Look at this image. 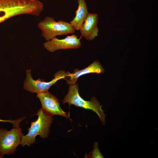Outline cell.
I'll list each match as a JSON object with an SVG mask.
<instances>
[{"mask_svg": "<svg viewBox=\"0 0 158 158\" xmlns=\"http://www.w3.org/2000/svg\"><path fill=\"white\" fill-rule=\"evenodd\" d=\"M15 120L14 121H11V120H3L0 119V122H9L12 123H13L15 121Z\"/></svg>", "mask_w": 158, "mask_h": 158, "instance_id": "7c38bea8", "label": "cell"}, {"mask_svg": "<svg viewBox=\"0 0 158 158\" xmlns=\"http://www.w3.org/2000/svg\"><path fill=\"white\" fill-rule=\"evenodd\" d=\"M85 157L91 158H104L99 150L98 147V143L97 142H95L94 143L92 150L90 152L88 155L86 154Z\"/></svg>", "mask_w": 158, "mask_h": 158, "instance_id": "8fae6325", "label": "cell"}, {"mask_svg": "<svg viewBox=\"0 0 158 158\" xmlns=\"http://www.w3.org/2000/svg\"><path fill=\"white\" fill-rule=\"evenodd\" d=\"M37 97L40 99L43 111L48 115L52 116L57 115L65 117L71 120L69 115L67 114L60 107L59 100L48 91L37 93Z\"/></svg>", "mask_w": 158, "mask_h": 158, "instance_id": "8992f818", "label": "cell"}, {"mask_svg": "<svg viewBox=\"0 0 158 158\" xmlns=\"http://www.w3.org/2000/svg\"><path fill=\"white\" fill-rule=\"evenodd\" d=\"M26 77L24 82L23 86L24 89L32 93H39L48 91L49 88L58 80L63 78L65 79L68 74L64 70L59 71L54 75V78L49 82L42 81L38 79L34 80L31 74V70L26 71Z\"/></svg>", "mask_w": 158, "mask_h": 158, "instance_id": "5b68a950", "label": "cell"}, {"mask_svg": "<svg viewBox=\"0 0 158 158\" xmlns=\"http://www.w3.org/2000/svg\"><path fill=\"white\" fill-rule=\"evenodd\" d=\"M63 104L68 103L69 107L71 105L91 110L96 113L99 116L102 124L105 125V114L102 109V105L95 97H92L90 101L83 99L80 95L78 92V84L70 85L67 94L61 101Z\"/></svg>", "mask_w": 158, "mask_h": 158, "instance_id": "7a4b0ae2", "label": "cell"}, {"mask_svg": "<svg viewBox=\"0 0 158 158\" xmlns=\"http://www.w3.org/2000/svg\"><path fill=\"white\" fill-rule=\"evenodd\" d=\"M23 118L18 119L13 123V128L10 130L0 129V153L3 156L13 154L20 144L23 134L19 124Z\"/></svg>", "mask_w": 158, "mask_h": 158, "instance_id": "277c9868", "label": "cell"}, {"mask_svg": "<svg viewBox=\"0 0 158 158\" xmlns=\"http://www.w3.org/2000/svg\"><path fill=\"white\" fill-rule=\"evenodd\" d=\"M38 26L42 31V36L46 41L58 35L73 34L75 30L69 23L61 20L56 21L52 17L47 16L39 22Z\"/></svg>", "mask_w": 158, "mask_h": 158, "instance_id": "3957f363", "label": "cell"}, {"mask_svg": "<svg viewBox=\"0 0 158 158\" xmlns=\"http://www.w3.org/2000/svg\"><path fill=\"white\" fill-rule=\"evenodd\" d=\"M98 16L96 13H88L79 30L81 36L89 41L98 36Z\"/></svg>", "mask_w": 158, "mask_h": 158, "instance_id": "ba28073f", "label": "cell"}, {"mask_svg": "<svg viewBox=\"0 0 158 158\" xmlns=\"http://www.w3.org/2000/svg\"><path fill=\"white\" fill-rule=\"evenodd\" d=\"M77 2L78 6L75 16L69 22L75 30H80L89 13L85 0H78Z\"/></svg>", "mask_w": 158, "mask_h": 158, "instance_id": "30bf717a", "label": "cell"}, {"mask_svg": "<svg viewBox=\"0 0 158 158\" xmlns=\"http://www.w3.org/2000/svg\"><path fill=\"white\" fill-rule=\"evenodd\" d=\"M104 70L105 69L102 67L100 62L98 60H95L88 66L83 69L80 70L78 69H75L72 73L67 72L68 76L66 77H67L68 78L66 79V83L69 85H75L78 78L82 75L92 73H103Z\"/></svg>", "mask_w": 158, "mask_h": 158, "instance_id": "9c48e42d", "label": "cell"}, {"mask_svg": "<svg viewBox=\"0 0 158 158\" xmlns=\"http://www.w3.org/2000/svg\"><path fill=\"white\" fill-rule=\"evenodd\" d=\"M36 114L38 116L37 119L31 123L30 127L28 129V133L22 136L20 144L23 147L25 145L30 147L35 143V138L37 135L44 139L48 137L53 121L52 116L46 114L42 109Z\"/></svg>", "mask_w": 158, "mask_h": 158, "instance_id": "6da1fadb", "label": "cell"}, {"mask_svg": "<svg viewBox=\"0 0 158 158\" xmlns=\"http://www.w3.org/2000/svg\"><path fill=\"white\" fill-rule=\"evenodd\" d=\"M3 156L0 153V158H3Z\"/></svg>", "mask_w": 158, "mask_h": 158, "instance_id": "4fadbf2b", "label": "cell"}, {"mask_svg": "<svg viewBox=\"0 0 158 158\" xmlns=\"http://www.w3.org/2000/svg\"><path fill=\"white\" fill-rule=\"evenodd\" d=\"M43 44L44 47L51 52L60 49H76L81 45L80 38L74 34L61 39L55 37Z\"/></svg>", "mask_w": 158, "mask_h": 158, "instance_id": "52a82bcc", "label": "cell"}]
</instances>
